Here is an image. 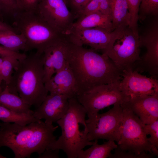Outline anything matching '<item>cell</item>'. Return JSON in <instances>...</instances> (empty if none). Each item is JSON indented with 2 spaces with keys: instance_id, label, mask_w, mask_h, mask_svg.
<instances>
[{
  "instance_id": "1",
  "label": "cell",
  "mask_w": 158,
  "mask_h": 158,
  "mask_svg": "<svg viewBox=\"0 0 158 158\" xmlns=\"http://www.w3.org/2000/svg\"><path fill=\"white\" fill-rule=\"evenodd\" d=\"M66 59L75 78L77 95L101 85L119 83L121 79V72L110 59L92 49L67 41Z\"/></svg>"
},
{
  "instance_id": "2",
  "label": "cell",
  "mask_w": 158,
  "mask_h": 158,
  "mask_svg": "<svg viewBox=\"0 0 158 158\" xmlns=\"http://www.w3.org/2000/svg\"><path fill=\"white\" fill-rule=\"evenodd\" d=\"M42 54L36 53L19 60L10 83L9 91L30 106L37 108L48 95L45 85Z\"/></svg>"
},
{
  "instance_id": "3",
  "label": "cell",
  "mask_w": 158,
  "mask_h": 158,
  "mask_svg": "<svg viewBox=\"0 0 158 158\" xmlns=\"http://www.w3.org/2000/svg\"><path fill=\"white\" fill-rule=\"evenodd\" d=\"M69 107L65 115L56 123L61 134L47 148L61 150L68 158H77L80 151L91 146L94 141L87 138L88 130L86 121V111L76 97L68 99Z\"/></svg>"
},
{
  "instance_id": "4",
  "label": "cell",
  "mask_w": 158,
  "mask_h": 158,
  "mask_svg": "<svg viewBox=\"0 0 158 158\" xmlns=\"http://www.w3.org/2000/svg\"><path fill=\"white\" fill-rule=\"evenodd\" d=\"M14 26L25 38L27 51L35 49L42 54L47 48L65 37L44 21L35 11H18L13 16Z\"/></svg>"
},
{
  "instance_id": "5",
  "label": "cell",
  "mask_w": 158,
  "mask_h": 158,
  "mask_svg": "<svg viewBox=\"0 0 158 158\" xmlns=\"http://www.w3.org/2000/svg\"><path fill=\"white\" fill-rule=\"evenodd\" d=\"M139 35L129 26L119 27L111 32L109 42L102 51L121 73L134 70L136 63L141 59Z\"/></svg>"
},
{
  "instance_id": "6",
  "label": "cell",
  "mask_w": 158,
  "mask_h": 158,
  "mask_svg": "<svg viewBox=\"0 0 158 158\" xmlns=\"http://www.w3.org/2000/svg\"><path fill=\"white\" fill-rule=\"evenodd\" d=\"M121 105L123 116L118 147L137 154L150 152L158 156V149L152 146L149 141L144 130V124L129 108L123 104Z\"/></svg>"
},
{
  "instance_id": "7",
  "label": "cell",
  "mask_w": 158,
  "mask_h": 158,
  "mask_svg": "<svg viewBox=\"0 0 158 158\" xmlns=\"http://www.w3.org/2000/svg\"><path fill=\"white\" fill-rule=\"evenodd\" d=\"M119 83L102 84L78 94L76 98L85 109L88 118L102 109L116 104H121L130 98L121 91Z\"/></svg>"
},
{
  "instance_id": "8",
  "label": "cell",
  "mask_w": 158,
  "mask_h": 158,
  "mask_svg": "<svg viewBox=\"0 0 158 158\" xmlns=\"http://www.w3.org/2000/svg\"><path fill=\"white\" fill-rule=\"evenodd\" d=\"M123 116L121 106L116 104L108 111L88 118L86 121L88 140L93 141L102 139L118 142L120 138Z\"/></svg>"
},
{
  "instance_id": "9",
  "label": "cell",
  "mask_w": 158,
  "mask_h": 158,
  "mask_svg": "<svg viewBox=\"0 0 158 158\" xmlns=\"http://www.w3.org/2000/svg\"><path fill=\"white\" fill-rule=\"evenodd\" d=\"M47 23L65 36L76 19L63 0H40L35 11Z\"/></svg>"
},
{
  "instance_id": "10",
  "label": "cell",
  "mask_w": 158,
  "mask_h": 158,
  "mask_svg": "<svg viewBox=\"0 0 158 158\" xmlns=\"http://www.w3.org/2000/svg\"><path fill=\"white\" fill-rule=\"evenodd\" d=\"M40 120L25 126L14 123H0V148L3 146L9 148L13 152L14 158H19Z\"/></svg>"
},
{
  "instance_id": "11",
  "label": "cell",
  "mask_w": 158,
  "mask_h": 158,
  "mask_svg": "<svg viewBox=\"0 0 158 158\" xmlns=\"http://www.w3.org/2000/svg\"><path fill=\"white\" fill-rule=\"evenodd\" d=\"M119 86L130 99L158 93V80L141 74L136 70L124 71L121 73Z\"/></svg>"
},
{
  "instance_id": "12",
  "label": "cell",
  "mask_w": 158,
  "mask_h": 158,
  "mask_svg": "<svg viewBox=\"0 0 158 158\" xmlns=\"http://www.w3.org/2000/svg\"><path fill=\"white\" fill-rule=\"evenodd\" d=\"M111 32L100 28H71L65 37L73 44L87 45L95 50L102 51L109 42Z\"/></svg>"
},
{
  "instance_id": "13",
  "label": "cell",
  "mask_w": 158,
  "mask_h": 158,
  "mask_svg": "<svg viewBox=\"0 0 158 158\" xmlns=\"http://www.w3.org/2000/svg\"><path fill=\"white\" fill-rule=\"evenodd\" d=\"M69 99L68 97L63 95H48L33 111L32 115L37 119H44V122L48 123L56 122L67 111Z\"/></svg>"
},
{
  "instance_id": "14",
  "label": "cell",
  "mask_w": 158,
  "mask_h": 158,
  "mask_svg": "<svg viewBox=\"0 0 158 158\" xmlns=\"http://www.w3.org/2000/svg\"><path fill=\"white\" fill-rule=\"evenodd\" d=\"M58 128L52 124L40 120L35 129L30 140L21 152L19 158L30 157L34 152L42 154L56 139L54 133Z\"/></svg>"
},
{
  "instance_id": "15",
  "label": "cell",
  "mask_w": 158,
  "mask_h": 158,
  "mask_svg": "<svg viewBox=\"0 0 158 158\" xmlns=\"http://www.w3.org/2000/svg\"><path fill=\"white\" fill-rule=\"evenodd\" d=\"M67 43V41L64 37L58 42L46 49L42 54L44 83L66 65Z\"/></svg>"
},
{
  "instance_id": "16",
  "label": "cell",
  "mask_w": 158,
  "mask_h": 158,
  "mask_svg": "<svg viewBox=\"0 0 158 158\" xmlns=\"http://www.w3.org/2000/svg\"><path fill=\"white\" fill-rule=\"evenodd\" d=\"M123 104L144 124L158 119V93L130 98Z\"/></svg>"
},
{
  "instance_id": "17",
  "label": "cell",
  "mask_w": 158,
  "mask_h": 158,
  "mask_svg": "<svg viewBox=\"0 0 158 158\" xmlns=\"http://www.w3.org/2000/svg\"><path fill=\"white\" fill-rule=\"evenodd\" d=\"M51 95L66 96L69 99L75 97L78 91L73 74L68 63L45 83Z\"/></svg>"
},
{
  "instance_id": "18",
  "label": "cell",
  "mask_w": 158,
  "mask_h": 158,
  "mask_svg": "<svg viewBox=\"0 0 158 158\" xmlns=\"http://www.w3.org/2000/svg\"><path fill=\"white\" fill-rule=\"evenodd\" d=\"M100 28L111 32L114 29L111 16L99 11L91 13L78 18L71 28Z\"/></svg>"
},
{
  "instance_id": "19",
  "label": "cell",
  "mask_w": 158,
  "mask_h": 158,
  "mask_svg": "<svg viewBox=\"0 0 158 158\" xmlns=\"http://www.w3.org/2000/svg\"><path fill=\"white\" fill-rule=\"evenodd\" d=\"M0 105L17 113L31 115L33 113L31 106L18 95L10 92L6 85L0 93Z\"/></svg>"
},
{
  "instance_id": "20",
  "label": "cell",
  "mask_w": 158,
  "mask_h": 158,
  "mask_svg": "<svg viewBox=\"0 0 158 158\" xmlns=\"http://www.w3.org/2000/svg\"><path fill=\"white\" fill-rule=\"evenodd\" d=\"M110 4L113 29L129 26L130 17L126 0H110Z\"/></svg>"
},
{
  "instance_id": "21",
  "label": "cell",
  "mask_w": 158,
  "mask_h": 158,
  "mask_svg": "<svg viewBox=\"0 0 158 158\" xmlns=\"http://www.w3.org/2000/svg\"><path fill=\"white\" fill-rule=\"evenodd\" d=\"M98 140H94V143L88 149L81 150L77 158H109L111 151L116 148L118 145L115 141L109 140L102 144L98 143Z\"/></svg>"
},
{
  "instance_id": "22",
  "label": "cell",
  "mask_w": 158,
  "mask_h": 158,
  "mask_svg": "<svg viewBox=\"0 0 158 158\" xmlns=\"http://www.w3.org/2000/svg\"><path fill=\"white\" fill-rule=\"evenodd\" d=\"M0 44L13 51H27L25 37L22 34H17L13 31H0Z\"/></svg>"
},
{
  "instance_id": "23",
  "label": "cell",
  "mask_w": 158,
  "mask_h": 158,
  "mask_svg": "<svg viewBox=\"0 0 158 158\" xmlns=\"http://www.w3.org/2000/svg\"><path fill=\"white\" fill-rule=\"evenodd\" d=\"M0 120L3 122L25 126L40 120L35 118L32 115L17 113L0 105Z\"/></svg>"
},
{
  "instance_id": "24",
  "label": "cell",
  "mask_w": 158,
  "mask_h": 158,
  "mask_svg": "<svg viewBox=\"0 0 158 158\" xmlns=\"http://www.w3.org/2000/svg\"><path fill=\"white\" fill-rule=\"evenodd\" d=\"M2 58L0 77L5 82L6 85H7L11 82L14 69L19 60L13 56H7Z\"/></svg>"
},
{
  "instance_id": "25",
  "label": "cell",
  "mask_w": 158,
  "mask_h": 158,
  "mask_svg": "<svg viewBox=\"0 0 158 158\" xmlns=\"http://www.w3.org/2000/svg\"><path fill=\"white\" fill-rule=\"evenodd\" d=\"M158 0H141L138 12L139 20L143 21L150 16H157Z\"/></svg>"
},
{
  "instance_id": "26",
  "label": "cell",
  "mask_w": 158,
  "mask_h": 158,
  "mask_svg": "<svg viewBox=\"0 0 158 158\" xmlns=\"http://www.w3.org/2000/svg\"><path fill=\"white\" fill-rule=\"evenodd\" d=\"M130 17L129 27L137 35H139L138 28V12L141 0H126Z\"/></svg>"
},
{
  "instance_id": "27",
  "label": "cell",
  "mask_w": 158,
  "mask_h": 158,
  "mask_svg": "<svg viewBox=\"0 0 158 158\" xmlns=\"http://www.w3.org/2000/svg\"><path fill=\"white\" fill-rule=\"evenodd\" d=\"M114 153L111 154L109 158H151L155 156L153 154L145 152L139 154L122 150L117 147L114 149Z\"/></svg>"
},
{
  "instance_id": "28",
  "label": "cell",
  "mask_w": 158,
  "mask_h": 158,
  "mask_svg": "<svg viewBox=\"0 0 158 158\" xmlns=\"http://www.w3.org/2000/svg\"><path fill=\"white\" fill-rule=\"evenodd\" d=\"M144 129L149 141L152 146L158 148V119L151 123L144 124Z\"/></svg>"
},
{
  "instance_id": "29",
  "label": "cell",
  "mask_w": 158,
  "mask_h": 158,
  "mask_svg": "<svg viewBox=\"0 0 158 158\" xmlns=\"http://www.w3.org/2000/svg\"><path fill=\"white\" fill-rule=\"evenodd\" d=\"M71 12L77 18L80 13L91 0H63Z\"/></svg>"
},
{
  "instance_id": "30",
  "label": "cell",
  "mask_w": 158,
  "mask_h": 158,
  "mask_svg": "<svg viewBox=\"0 0 158 158\" xmlns=\"http://www.w3.org/2000/svg\"><path fill=\"white\" fill-rule=\"evenodd\" d=\"M40 0H15L19 11H36Z\"/></svg>"
},
{
  "instance_id": "31",
  "label": "cell",
  "mask_w": 158,
  "mask_h": 158,
  "mask_svg": "<svg viewBox=\"0 0 158 158\" xmlns=\"http://www.w3.org/2000/svg\"><path fill=\"white\" fill-rule=\"evenodd\" d=\"M0 10L13 16L19 11L15 0H0Z\"/></svg>"
},
{
  "instance_id": "32",
  "label": "cell",
  "mask_w": 158,
  "mask_h": 158,
  "mask_svg": "<svg viewBox=\"0 0 158 158\" xmlns=\"http://www.w3.org/2000/svg\"><path fill=\"white\" fill-rule=\"evenodd\" d=\"M102 1L91 0L80 13L77 18L80 16L99 11Z\"/></svg>"
},
{
  "instance_id": "33",
  "label": "cell",
  "mask_w": 158,
  "mask_h": 158,
  "mask_svg": "<svg viewBox=\"0 0 158 158\" xmlns=\"http://www.w3.org/2000/svg\"><path fill=\"white\" fill-rule=\"evenodd\" d=\"M26 55L25 53L13 51L0 45V57L13 56L16 58L18 60H20L25 58Z\"/></svg>"
},
{
  "instance_id": "34",
  "label": "cell",
  "mask_w": 158,
  "mask_h": 158,
  "mask_svg": "<svg viewBox=\"0 0 158 158\" xmlns=\"http://www.w3.org/2000/svg\"><path fill=\"white\" fill-rule=\"evenodd\" d=\"M59 150L47 149L42 154L39 155L38 158H59Z\"/></svg>"
},
{
  "instance_id": "35",
  "label": "cell",
  "mask_w": 158,
  "mask_h": 158,
  "mask_svg": "<svg viewBox=\"0 0 158 158\" xmlns=\"http://www.w3.org/2000/svg\"><path fill=\"white\" fill-rule=\"evenodd\" d=\"M99 11L105 14L111 16L110 0H102Z\"/></svg>"
},
{
  "instance_id": "36",
  "label": "cell",
  "mask_w": 158,
  "mask_h": 158,
  "mask_svg": "<svg viewBox=\"0 0 158 158\" xmlns=\"http://www.w3.org/2000/svg\"><path fill=\"white\" fill-rule=\"evenodd\" d=\"M15 29L0 20V31L11 30L15 32Z\"/></svg>"
},
{
  "instance_id": "37",
  "label": "cell",
  "mask_w": 158,
  "mask_h": 158,
  "mask_svg": "<svg viewBox=\"0 0 158 158\" xmlns=\"http://www.w3.org/2000/svg\"><path fill=\"white\" fill-rule=\"evenodd\" d=\"M2 80H3L0 77V93L1 92L3 91L2 88L1 86V82Z\"/></svg>"
},
{
  "instance_id": "38",
  "label": "cell",
  "mask_w": 158,
  "mask_h": 158,
  "mask_svg": "<svg viewBox=\"0 0 158 158\" xmlns=\"http://www.w3.org/2000/svg\"><path fill=\"white\" fill-rule=\"evenodd\" d=\"M2 62V58L0 57V72L1 68V64Z\"/></svg>"
},
{
  "instance_id": "39",
  "label": "cell",
  "mask_w": 158,
  "mask_h": 158,
  "mask_svg": "<svg viewBox=\"0 0 158 158\" xmlns=\"http://www.w3.org/2000/svg\"><path fill=\"white\" fill-rule=\"evenodd\" d=\"M0 158H6V157H4L0 154Z\"/></svg>"
},
{
  "instance_id": "40",
  "label": "cell",
  "mask_w": 158,
  "mask_h": 158,
  "mask_svg": "<svg viewBox=\"0 0 158 158\" xmlns=\"http://www.w3.org/2000/svg\"><path fill=\"white\" fill-rule=\"evenodd\" d=\"M1 11L0 10V19L1 18Z\"/></svg>"
}]
</instances>
